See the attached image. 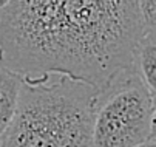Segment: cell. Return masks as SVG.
<instances>
[{
	"mask_svg": "<svg viewBox=\"0 0 156 147\" xmlns=\"http://www.w3.org/2000/svg\"><path fill=\"white\" fill-rule=\"evenodd\" d=\"M139 0H8L0 9V65L25 81L50 73L104 91L135 68L145 31Z\"/></svg>",
	"mask_w": 156,
	"mask_h": 147,
	"instance_id": "6da1fadb",
	"label": "cell"
},
{
	"mask_svg": "<svg viewBox=\"0 0 156 147\" xmlns=\"http://www.w3.org/2000/svg\"><path fill=\"white\" fill-rule=\"evenodd\" d=\"M22 79L19 106L0 147H90L101 91L59 76Z\"/></svg>",
	"mask_w": 156,
	"mask_h": 147,
	"instance_id": "7a4b0ae2",
	"label": "cell"
},
{
	"mask_svg": "<svg viewBox=\"0 0 156 147\" xmlns=\"http://www.w3.org/2000/svg\"><path fill=\"white\" fill-rule=\"evenodd\" d=\"M154 139V96L136 67L101 91L90 147H139Z\"/></svg>",
	"mask_w": 156,
	"mask_h": 147,
	"instance_id": "3957f363",
	"label": "cell"
},
{
	"mask_svg": "<svg viewBox=\"0 0 156 147\" xmlns=\"http://www.w3.org/2000/svg\"><path fill=\"white\" fill-rule=\"evenodd\" d=\"M22 77L0 65V139L3 138L19 106Z\"/></svg>",
	"mask_w": 156,
	"mask_h": 147,
	"instance_id": "277c9868",
	"label": "cell"
},
{
	"mask_svg": "<svg viewBox=\"0 0 156 147\" xmlns=\"http://www.w3.org/2000/svg\"><path fill=\"white\" fill-rule=\"evenodd\" d=\"M135 67L148 91L154 96L156 95V30H148L141 37L136 48Z\"/></svg>",
	"mask_w": 156,
	"mask_h": 147,
	"instance_id": "5b68a950",
	"label": "cell"
},
{
	"mask_svg": "<svg viewBox=\"0 0 156 147\" xmlns=\"http://www.w3.org/2000/svg\"><path fill=\"white\" fill-rule=\"evenodd\" d=\"M139 147H156V144H154V139H151V141H148V142H145V144H142Z\"/></svg>",
	"mask_w": 156,
	"mask_h": 147,
	"instance_id": "8992f818",
	"label": "cell"
},
{
	"mask_svg": "<svg viewBox=\"0 0 156 147\" xmlns=\"http://www.w3.org/2000/svg\"><path fill=\"white\" fill-rule=\"evenodd\" d=\"M6 2H8V0H0V9H2V8L6 5Z\"/></svg>",
	"mask_w": 156,
	"mask_h": 147,
	"instance_id": "52a82bcc",
	"label": "cell"
}]
</instances>
